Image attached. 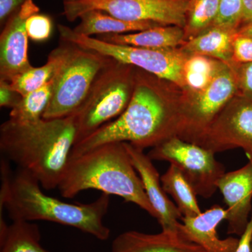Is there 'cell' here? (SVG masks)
I'll return each instance as SVG.
<instances>
[{
	"instance_id": "277c9868",
	"label": "cell",
	"mask_w": 252,
	"mask_h": 252,
	"mask_svg": "<svg viewBox=\"0 0 252 252\" xmlns=\"http://www.w3.org/2000/svg\"><path fill=\"white\" fill-rule=\"evenodd\" d=\"M58 189L65 198L89 189L117 195L158 219L124 142L102 144L69 158Z\"/></svg>"
},
{
	"instance_id": "5bb4252c",
	"label": "cell",
	"mask_w": 252,
	"mask_h": 252,
	"mask_svg": "<svg viewBox=\"0 0 252 252\" xmlns=\"http://www.w3.org/2000/svg\"><path fill=\"white\" fill-rule=\"evenodd\" d=\"M226 217V210L215 205L197 216L182 217L181 233L208 252H235L240 239H220L217 234V227Z\"/></svg>"
},
{
	"instance_id": "44dd1931",
	"label": "cell",
	"mask_w": 252,
	"mask_h": 252,
	"mask_svg": "<svg viewBox=\"0 0 252 252\" xmlns=\"http://www.w3.org/2000/svg\"><path fill=\"white\" fill-rule=\"evenodd\" d=\"M162 188L171 195L183 217L197 216L202 213L193 187L177 167L170 164L160 177Z\"/></svg>"
},
{
	"instance_id": "ac0fdd59",
	"label": "cell",
	"mask_w": 252,
	"mask_h": 252,
	"mask_svg": "<svg viewBox=\"0 0 252 252\" xmlns=\"http://www.w3.org/2000/svg\"><path fill=\"white\" fill-rule=\"evenodd\" d=\"M39 227L26 220L7 225L0 217V252H47L40 244Z\"/></svg>"
},
{
	"instance_id": "836d02e7",
	"label": "cell",
	"mask_w": 252,
	"mask_h": 252,
	"mask_svg": "<svg viewBox=\"0 0 252 252\" xmlns=\"http://www.w3.org/2000/svg\"></svg>"
},
{
	"instance_id": "83f0119b",
	"label": "cell",
	"mask_w": 252,
	"mask_h": 252,
	"mask_svg": "<svg viewBox=\"0 0 252 252\" xmlns=\"http://www.w3.org/2000/svg\"><path fill=\"white\" fill-rule=\"evenodd\" d=\"M22 96L13 90L9 81L0 80V106L13 109L17 105Z\"/></svg>"
},
{
	"instance_id": "5b68a950",
	"label": "cell",
	"mask_w": 252,
	"mask_h": 252,
	"mask_svg": "<svg viewBox=\"0 0 252 252\" xmlns=\"http://www.w3.org/2000/svg\"><path fill=\"white\" fill-rule=\"evenodd\" d=\"M64 42L65 55L53 78L52 96L42 116L47 120L74 114L85 100L99 74L112 61L95 51Z\"/></svg>"
},
{
	"instance_id": "9a60e30c",
	"label": "cell",
	"mask_w": 252,
	"mask_h": 252,
	"mask_svg": "<svg viewBox=\"0 0 252 252\" xmlns=\"http://www.w3.org/2000/svg\"><path fill=\"white\" fill-rule=\"evenodd\" d=\"M112 252H208L190 241L181 232L162 230L158 234H147L130 230L113 241Z\"/></svg>"
},
{
	"instance_id": "6da1fadb",
	"label": "cell",
	"mask_w": 252,
	"mask_h": 252,
	"mask_svg": "<svg viewBox=\"0 0 252 252\" xmlns=\"http://www.w3.org/2000/svg\"><path fill=\"white\" fill-rule=\"evenodd\" d=\"M77 135V112L55 119L0 126L3 157L32 176L46 190L58 188Z\"/></svg>"
},
{
	"instance_id": "3957f363",
	"label": "cell",
	"mask_w": 252,
	"mask_h": 252,
	"mask_svg": "<svg viewBox=\"0 0 252 252\" xmlns=\"http://www.w3.org/2000/svg\"><path fill=\"white\" fill-rule=\"evenodd\" d=\"M162 94L153 81L137 76L132 97L122 115L76 144L70 157L112 142H126L144 150L180 137L182 116Z\"/></svg>"
},
{
	"instance_id": "7402d4cb",
	"label": "cell",
	"mask_w": 252,
	"mask_h": 252,
	"mask_svg": "<svg viewBox=\"0 0 252 252\" xmlns=\"http://www.w3.org/2000/svg\"><path fill=\"white\" fill-rule=\"evenodd\" d=\"M53 86L52 79L40 89L22 96L17 105L11 109L9 119L18 123H31L42 119L52 96Z\"/></svg>"
},
{
	"instance_id": "ba28073f",
	"label": "cell",
	"mask_w": 252,
	"mask_h": 252,
	"mask_svg": "<svg viewBox=\"0 0 252 252\" xmlns=\"http://www.w3.org/2000/svg\"><path fill=\"white\" fill-rule=\"evenodd\" d=\"M192 0H64L63 14L75 21L91 10H99L129 22H150L185 28Z\"/></svg>"
},
{
	"instance_id": "7c38bea8",
	"label": "cell",
	"mask_w": 252,
	"mask_h": 252,
	"mask_svg": "<svg viewBox=\"0 0 252 252\" xmlns=\"http://www.w3.org/2000/svg\"><path fill=\"white\" fill-rule=\"evenodd\" d=\"M124 143L132 165L143 183L147 198L157 212V220L162 230L181 232L182 223L179 220L183 217L162 188L160 175L152 159L144 153L143 149Z\"/></svg>"
},
{
	"instance_id": "1f68e13d",
	"label": "cell",
	"mask_w": 252,
	"mask_h": 252,
	"mask_svg": "<svg viewBox=\"0 0 252 252\" xmlns=\"http://www.w3.org/2000/svg\"><path fill=\"white\" fill-rule=\"evenodd\" d=\"M252 23V0H243V16L241 25Z\"/></svg>"
},
{
	"instance_id": "d4e9b609",
	"label": "cell",
	"mask_w": 252,
	"mask_h": 252,
	"mask_svg": "<svg viewBox=\"0 0 252 252\" xmlns=\"http://www.w3.org/2000/svg\"><path fill=\"white\" fill-rule=\"evenodd\" d=\"M243 0H220V9L212 26L237 31L241 25Z\"/></svg>"
},
{
	"instance_id": "8992f818",
	"label": "cell",
	"mask_w": 252,
	"mask_h": 252,
	"mask_svg": "<svg viewBox=\"0 0 252 252\" xmlns=\"http://www.w3.org/2000/svg\"><path fill=\"white\" fill-rule=\"evenodd\" d=\"M133 67L112 59L99 74L85 100L76 111V144L115 120L126 110L134 90L135 77L131 73Z\"/></svg>"
},
{
	"instance_id": "d6986e66",
	"label": "cell",
	"mask_w": 252,
	"mask_h": 252,
	"mask_svg": "<svg viewBox=\"0 0 252 252\" xmlns=\"http://www.w3.org/2000/svg\"><path fill=\"white\" fill-rule=\"evenodd\" d=\"M62 41L59 47L51 51L45 64L41 67H32L13 78L9 81L11 89L24 96L40 89L52 80L65 55L66 43Z\"/></svg>"
},
{
	"instance_id": "7a4b0ae2",
	"label": "cell",
	"mask_w": 252,
	"mask_h": 252,
	"mask_svg": "<svg viewBox=\"0 0 252 252\" xmlns=\"http://www.w3.org/2000/svg\"><path fill=\"white\" fill-rule=\"evenodd\" d=\"M0 210L6 209L13 220H46L73 227L100 240H107L110 229L104 223L110 195L102 193L91 203L72 204L46 195L39 182L18 168L12 173L9 162L1 160Z\"/></svg>"
},
{
	"instance_id": "30bf717a",
	"label": "cell",
	"mask_w": 252,
	"mask_h": 252,
	"mask_svg": "<svg viewBox=\"0 0 252 252\" xmlns=\"http://www.w3.org/2000/svg\"><path fill=\"white\" fill-rule=\"evenodd\" d=\"M200 146L215 153L241 148L252 162V101L235 102L217 118Z\"/></svg>"
},
{
	"instance_id": "2e32d148",
	"label": "cell",
	"mask_w": 252,
	"mask_h": 252,
	"mask_svg": "<svg viewBox=\"0 0 252 252\" xmlns=\"http://www.w3.org/2000/svg\"><path fill=\"white\" fill-rule=\"evenodd\" d=\"M185 28L176 26H158L144 31L122 34H104L97 39L123 45L154 49H174L185 37Z\"/></svg>"
},
{
	"instance_id": "603a6c76",
	"label": "cell",
	"mask_w": 252,
	"mask_h": 252,
	"mask_svg": "<svg viewBox=\"0 0 252 252\" xmlns=\"http://www.w3.org/2000/svg\"><path fill=\"white\" fill-rule=\"evenodd\" d=\"M183 74L186 86L200 93L217 75L216 64L206 56L196 54L186 60Z\"/></svg>"
},
{
	"instance_id": "484cf974",
	"label": "cell",
	"mask_w": 252,
	"mask_h": 252,
	"mask_svg": "<svg viewBox=\"0 0 252 252\" xmlns=\"http://www.w3.org/2000/svg\"><path fill=\"white\" fill-rule=\"evenodd\" d=\"M28 37L32 40L43 41L49 39L53 29L51 18L39 13L28 18L26 23Z\"/></svg>"
},
{
	"instance_id": "4dcf8cb0",
	"label": "cell",
	"mask_w": 252,
	"mask_h": 252,
	"mask_svg": "<svg viewBox=\"0 0 252 252\" xmlns=\"http://www.w3.org/2000/svg\"><path fill=\"white\" fill-rule=\"evenodd\" d=\"M242 84L245 90L252 94V63L247 64L242 74Z\"/></svg>"
},
{
	"instance_id": "e0dca14e",
	"label": "cell",
	"mask_w": 252,
	"mask_h": 252,
	"mask_svg": "<svg viewBox=\"0 0 252 252\" xmlns=\"http://www.w3.org/2000/svg\"><path fill=\"white\" fill-rule=\"evenodd\" d=\"M79 19L80 23L73 30L78 34L87 36L127 34L160 26L154 23L123 21L99 10L87 11Z\"/></svg>"
},
{
	"instance_id": "cb8c5ba5",
	"label": "cell",
	"mask_w": 252,
	"mask_h": 252,
	"mask_svg": "<svg viewBox=\"0 0 252 252\" xmlns=\"http://www.w3.org/2000/svg\"><path fill=\"white\" fill-rule=\"evenodd\" d=\"M220 0H192L187 15L185 34L195 36L211 27L220 9Z\"/></svg>"
},
{
	"instance_id": "4316f807",
	"label": "cell",
	"mask_w": 252,
	"mask_h": 252,
	"mask_svg": "<svg viewBox=\"0 0 252 252\" xmlns=\"http://www.w3.org/2000/svg\"><path fill=\"white\" fill-rule=\"evenodd\" d=\"M233 57L238 63H252V38L238 33L233 43Z\"/></svg>"
},
{
	"instance_id": "4fadbf2b",
	"label": "cell",
	"mask_w": 252,
	"mask_h": 252,
	"mask_svg": "<svg viewBox=\"0 0 252 252\" xmlns=\"http://www.w3.org/2000/svg\"><path fill=\"white\" fill-rule=\"evenodd\" d=\"M218 189L227 205L228 234L241 236L246 230L252 212V162L229 172L218 182Z\"/></svg>"
},
{
	"instance_id": "f1b7e54d",
	"label": "cell",
	"mask_w": 252,
	"mask_h": 252,
	"mask_svg": "<svg viewBox=\"0 0 252 252\" xmlns=\"http://www.w3.org/2000/svg\"><path fill=\"white\" fill-rule=\"evenodd\" d=\"M27 0H0V23L5 25L9 18L16 12Z\"/></svg>"
},
{
	"instance_id": "d6a6232c",
	"label": "cell",
	"mask_w": 252,
	"mask_h": 252,
	"mask_svg": "<svg viewBox=\"0 0 252 252\" xmlns=\"http://www.w3.org/2000/svg\"><path fill=\"white\" fill-rule=\"evenodd\" d=\"M238 33L240 35L248 36V37L252 38V23H249L248 25L244 26Z\"/></svg>"
},
{
	"instance_id": "52a82bcc",
	"label": "cell",
	"mask_w": 252,
	"mask_h": 252,
	"mask_svg": "<svg viewBox=\"0 0 252 252\" xmlns=\"http://www.w3.org/2000/svg\"><path fill=\"white\" fill-rule=\"evenodd\" d=\"M58 28L62 41L95 51L117 62L139 68L158 79L170 81L180 87L186 86L183 69L187 59L179 51L112 44L96 37L78 34L74 30L63 25H59Z\"/></svg>"
},
{
	"instance_id": "8fae6325",
	"label": "cell",
	"mask_w": 252,
	"mask_h": 252,
	"mask_svg": "<svg viewBox=\"0 0 252 252\" xmlns=\"http://www.w3.org/2000/svg\"><path fill=\"white\" fill-rule=\"evenodd\" d=\"M33 0H27L5 23L0 35V80L9 81L32 67L28 59L26 23L39 13Z\"/></svg>"
},
{
	"instance_id": "9c48e42d",
	"label": "cell",
	"mask_w": 252,
	"mask_h": 252,
	"mask_svg": "<svg viewBox=\"0 0 252 252\" xmlns=\"http://www.w3.org/2000/svg\"><path fill=\"white\" fill-rule=\"evenodd\" d=\"M215 152L175 136L154 147L147 155L152 160H165L175 165L202 198H210L218 190L225 167Z\"/></svg>"
},
{
	"instance_id": "f546056e",
	"label": "cell",
	"mask_w": 252,
	"mask_h": 252,
	"mask_svg": "<svg viewBox=\"0 0 252 252\" xmlns=\"http://www.w3.org/2000/svg\"><path fill=\"white\" fill-rule=\"evenodd\" d=\"M252 212L250 217L246 230L243 235L240 236V242L238 248L235 252H252Z\"/></svg>"
},
{
	"instance_id": "ffe728a7",
	"label": "cell",
	"mask_w": 252,
	"mask_h": 252,
	"mask_svg": "<svg viewBox=\"0 0 252 252\" xmlns=\"http://www.w3.org/2000/svg\"><path fill=\"white\" fill-rule=\"evenodd\" d=\"M238 31L211 26L190 39L185 45L189 52L223 61L233 55V43Z\"/></svg>"
}]
</instances>
